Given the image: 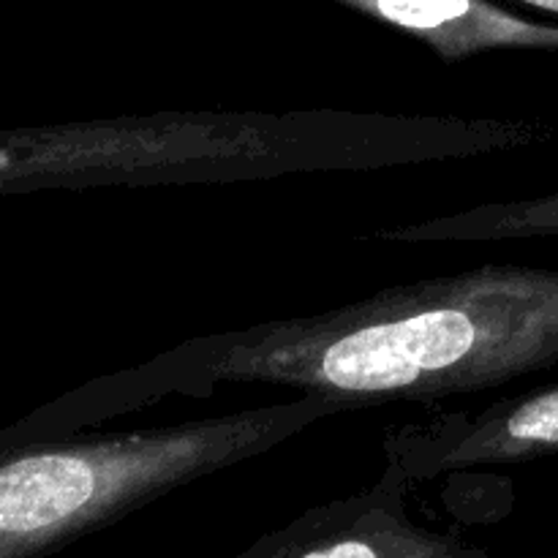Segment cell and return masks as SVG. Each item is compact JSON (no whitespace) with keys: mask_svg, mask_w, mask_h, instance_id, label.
<instances>
[{"mask_svg":"<svg viewBox=\"0 0 558 558\" xmlns=\"http://www.w3.org/2000/svg\"><path fill=\"white\" fill-rule=\"evenodd\" d=\"M558 363V272L485 265L423 278L298 319L180 343L129 374L80 387L25 420L76 428L163 396L276 385L343 409L490 390Z\"/></svg>","mask_w":558,"mask_h":558,"instance_id":"6da1fadb","label":"cell"},{"mask_svg":"<svg viewBox=\"0 0 558 558\" xmlns=\"http://www.w3.org/2000/svg\"><path fill=\"white\" fill-rule=\"evenodd\" d=\"M554 136L545 120L161 112L0 134V191L232 183L300 169H374L510 150Z\"/></svg>","mask_w":558,"mask_h":558,"instance_id":"7a4b0ae2","label":"cell"},{"mask_svg":"<svg viewBox=\"0 0 558 558\" xmlns=\"http://www.w3.org/2000/svg\"><path fill=\"white\" fill-rule=\"evenodd\" d=\"M347 412L338 401L303 392L278 407L243 409L140 434L38 439L3 447L0 537L5 556L65 539L112 521L178 485L265 456L319 420Z\"/></svg>","mask_w":558,"mask_h":558,"instance_id":"3957f363","label":"cell"},{"mask_svg":"<svg viewBox=\"0 0 558 558\" xmlns=\"http://www.w3.org/2000/svg\"><path fill=\"white\" fill-rule=\"evenodd\" d=\"M385 458L403 477H434L485 463L558 452V385L518 392L483 409L436 412L385 434Z\"/></svg>","mask_w":558,"mask_h":558,"instance_id":"277c9868","label":"cell"},{"mask_svg":"<svg viewBox=\"0 0 558 558\" xmlns=\"http://www.w3.org/2000/svg\"><path fill=\"white\" fill-rule=\"evenodd\" d=\"M398 27L445 63L490 49H558V25L523 20L490 0H336Z\"/></svg>","mask_w":558,"mask_h":558,"instance_id":"5b68a950","label":"cell"},{"mask_svg":"<svg viewBox=\"0 0 558 558\" xmlns=\"http://www.w3.org/2000/svg\"><path fill=\"white\" fill-rule=\"evenodd\" d=\"M558 191L534 199L483 205L396 229H376L368 240L381 243H488V240L556 238Z\"/></svg>","mask_w":558,"mask_h":558,"instance_id":"8992f818","label":"cell"},{"mask_svg":"<svg viewBox=\"0 0 558 558\" xmlns=\"http://www.w3.org/2000/svg\"><path fill=\"white\" fill-rule=\"evenodd\" d=\"M521 3H529V5H534V9H543V11H548V14L558 16V0H521Z\"/></svg>","mask_w":558,"mask_h":558,"instance_id":"52a82bcc","label":"cell"}]
</instances>
